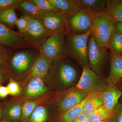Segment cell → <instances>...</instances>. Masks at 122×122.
<instances>
[{
	"instance_id": "obj_25",
	"label": "cell",
	"mask_w": 122,
	"mask_h": 122,
	"mask_svg": "<svg viewBox=\"0 0 122 122\" xmlns=\"http://www.w3.org/2000/svg\"><path fill=\"white\" fill-rule=\"evenodd\" d=\"M18 18L15 9H10L0 13V21L9 27L16 25Z\"/></svg>"
},
{
	"instance_id": "obj_33",
	"label": "cell",
	"mask_w": 122,
	"mask_h": 122,
	"mask_svg": "<svg viewBox=\"0 0 122 122\" xmlns=\"http://www.w3.org/2000/svg\"><path fill=\"white\" fill-rule=\"evenodd\" d=\"M29 19V16L25 14L18 19L15 26L20 33H23L26 30L28 25Z\"/></svg>"
},
{
	"instance_id": "obj_2",
	"label": "cell",
	"mask_w": 122,
	"mask_h": 122,
	"mask_svg": "<svg viewBox=\"0 0 122 122\" xmlns=\"http://www.w3.org/2000/svg\"><path fill=\"white\" fill-rule=\"evenodd\" d=\"M115 22L107 11L94 15L90 31L98 47L109 49V41Z\"/></svg>"
},
{
	"instance_id": "obj_30",
	"label": "cell",
	"mask_w": 122,
	"mask_h": 122,
	"mask_svg": "<svg viewBox=\"0 0 122 122\" xmlns=\"http://www.w3.org/2000/svg\"><path fill=\"white\" fill-rule=\"evenodd\" d=\"M108 122H122V102H118L112 112Z\"/></svg>"
},
{
	"instance_id": "obj_10",
	"label": "cell",
	"mask_w": 122,
	"mask_h": 122,
	"mask_svg": "<svg viewBox=\"0 0 122 122\" xmlns=\"http://www.w3.org/2000/svg\"><path fill=\"white\" fill-rule=\"evenodd\" d=\"M93 15L80 10L74 14L67 16V24L69 32L80 34L90 30Z\"/></svg>"
},
{
	"instance_id": "obj_42",
	"label": "cell",
	"mask_w": 122,
	"mask_h": 122,
	"mask_svg": "<svg viewBox=\"0 0 122 122\" xmlns=\"http://www.w3.org/2000/svg\"><path fill=\"white\" fill-rule=\"evenodd\" d=\"M0 122H7V121H0Z\"/></svg>"
},
{
	"instance_id": "obj_29",
	"label": "cell",
	"mask_w": 122,
	"mask_h": 122,
	"mask_svg": "<svg viewBox=\"0 0 122 122\" xmlns=\"http://www.w3.org/2000/svg\"><path fill=\"white\" fill-rule=\"evenodd\" d=\"M37 106L36 102L33 101H28L24 103L21 106V114L23 118L28 119Z\"/></svg>"
},
{
	"instance_id": "obj_11",
	"label": "cell",
	"mask_w": 122,
	"mask_h": 122,
	"mask_svg": "<svg viewBox=\"0 0 122 122\" xmlns=\"http://www.w3.org/2000/svg\"><path fill=\"white\" fill-rule=\"evenodd\" d=\"M0 44L12 49L30 46L20 32H17L0 21Z\"/></svg>"
},
{
	"instance_id": "obj_34",
	"label": "cell",
	"mask_w": 122,
	"mask_h": 122,
	"mask_svg": "<svg viewBox=\"0 0 122 122\" xmlns=\"http://www.w3.org/2000/svg\"><path fill=\"white\" fill-rule=\"evenodd\" d=\"M9 94L12 95H17L20 93V86L17 82L12 78L10 79V81L7 86Z\"/></svg>"
},
{
	"instance_id": "obj_43",
	"label": "cell",
	"mask_w": 122,
	"mask_h": 122,
	"mask_svg": "<svg viewBox=\"0 0 122 122\" xmlns=\"http://www.w3.org/2000/svg\"></svg>"
},
{
	"instance_id": "obj_40",
	"label": "cell",
	"mask_w": 122,
	"mask_h": 122,
	"mask_svg": "<svg viewBox=\"0 0 122 122\" xmlns=\"http://www.w3.org/2000/svg\"><path fill=\"white\" fill-rule=\"evenodd\" d=\"M3 107H4L2 105H0V122L1 119H2V110H3Z\"/></svg>"
},
{
	"instance_id": "obj_38",
	"label": "cell",
	"mask_w": 122,
	"mask_h": 122,
	"mask_svg": "<svg viewBox=\"0 0 122 122\" xmlns=\"http://www.w3.org/2000/svg\"><path fill=\"white\" fill-rule=\"evenodd\" d=\"M5 77V74L4 71L2 69L0 68V84L4 81Z\"/></svg>"
},
{
	"instance_id": "obj_9",
	"label": "cell",
	"mask_w": 122,
	"mask_h": 122,
	"mask_svg": "<svg viewBox=\"0 0 122 122\" xmlns=\"http://www.w3.org/2000/svg\"><path fill=\"white\" fill-rule=\"evenodd\" d=\"M89 67L95 73L102 76L109 56L107 49L98 47L94 38L91 35L88 43Z\"/></svg>"
},
{
	"instance_id": "obj_22",
	"label": "cell",
	"mask_w": 122,
	"mask_h": 122,
	"mask_svg": "<svg viewBox=\"0 0 122 122\" xmlns=\"http://www.w3.org/2000/svg\"><path fill=\"white\" fill-rule=\"evenodd\" d=\"M85 103L84 99L78 105L63 113L61 117L62 122H74L83 113V107Z\"/></svg>"
},
{
	"instance_id": "obj_32",
	"label": "cell",
	"mask_w": 122,
	"mask_h": 122,
	"mask_svg": "<svg viewBox=\"0 0 122 122\" xmlns=\"http://www.w3.org/2000/svg\"><path fill=\"white\" fill-rule=\"evenodd\" d=\"M11 52L7 46L0 44V68L7 63L11 56Z\"/></svg>"
},
{
	"instance_id": "obj_20",
	"label": "cell",
	"mask_w": 122,
	"mask_h": 122,
	"mask_svg": "<svg viewBox=\"0 0 122 122\" xmlns=\"http://www.w3.org/2000/svg\"><path fill=\"white\" fill-rule=\"evenodd\" d=\"M21 114V106L18 103H8L5 105L2 110V119L4 121H11L18 120Z\"/></svg>"
},
{
	"instance_id": "obj_8",
	"label": "cell",
	"mask_w": 122,
	"mask_h": 122,
	"mask_svg": "<svg viewBox=\"0 0 122 122\" xmlns=\"http://www.w3.org/2000/svg\"><path fill=\"white\" fill-rule=\"evenodd\" d=\"M28 25L26 30L21 34L30 46L37 50L50 36L39 20L30 16Z\"/></svg>"
},
{
	"instance_id": "obj_41",
	"label": "cell",
	"mask_w": 122,
	"mask_h": 122,
	"mask_svg": "<svg viewBox=\"0 0 122 122\" xmlns=\"http://www.w3.org/2000/svg\"><path fill=\"white\" fill-rule=\"evenodd\" d=\"M108 122V120H105V121H100V122Z\"/></svg>"
},
{
	"instance_id": "obj_24",
	"label": "cell",
	"mask_w": 122,
	"mask_h": 122,
	"mask_svg": "<svg viewBox=\"0 0 122 122\" xmlns=\"http://www.w3.org/2000/svg\"><path fill=\"white\" fill-rule=\"evenodd\" d=\"M109 49L111 52L115 53L120 55L122 54V34L115 29L110 38Z\"/></svg>"
},
{
	"instance_id": "obj_23",
	"label": "cell",
	"mask_w": 122,
	"mask_h": 122,
	"mask_svg": "<svg viewBox=\"0 0 122 122\" xmlns=\"http://www.w3.org/2000/svg\"><path fill=\"white\" fill-rule=\"evenodd\" d=\"M18 9L23 11L25 14L35 18L39 16L42 12L29 0H21Z\"/></svg>"
},
{
	"instance_id": "obj_12",
	"label": "cell",
	"mask_w": 122,
	"mask_h": 122,
	"mask_svg": "<svg viewBox=\"0 0 122 122\" xmlns=\"http://www.w3.org/2000/svg\"><path fill=\"white\" fill-rule=\"evenodd\" d=\"M87 94L75 86L70 87L62 94L57 101L59 111L63 113L85 99Z\"/></svg>"
},
{
	"instance_id": "obj_6",
	"label": "cell",
	"mask_w": 122,
	"mask_h": 122,
	"mask_svg": "<svg viewBox=\"0 0 122 122\" xmlns=\"http://www.w3.org/2000/svg\"><path fill=\"white\" fill-rule=\"evenodd\" d=\"M39 53L35 51L29 49L18 51L10 59V70L17 76L29 72Z\"/></svg>"
},
{
	"instance_id": "obj_16",
	"label": "cell",
	"mask_w": 122,
	"mask_h": 122,
	"mask_svg": "<svg viewBox=\"0 0 122 122\" xmlns=\"http://www.w3.org/2000/svg\"><path fill=\"white\" fill-rule=\"evenodd\" d=\"M81 10L95 15L107 10L105 0H76Z\"/></svg>"
},
{
	"instance_id": "obj_26",
	"label": "cell",
	"mask_w": 122,
	"mask_h": 122,
	"mask_svg": "<svg viewBox=\"0 0 122 122\" xmlns=\"http://www.w3.org/2000/svg\"><path fill=\"white\" fill-rule=\"evenodd\" d=\"M48 111L45 107L38 106L36 107L30 116V122H45L47 119Z\"/></svg>"
},
{
	"instance_id": "obj_27",
	"label": "cell",
	"mask_w": 122,
	"mask_h": 122,
	"mask_svg": "<svg viewBox=\"0 0 122 122\" xmlns=\"http://www.w3.org/2000/svg\"><path fill=\"white\" fill-rule=\"evenodd\" d=\"M111 114L103 106L95 110L89 116L91 122H95L109 120Z\"/></svg>"
},
{
	"instance_id": "obj_35",
	"label": "cell",
	"mask_w": 122,
	"mask_h": 122,
	"mask_svg": "<svg viewBox=\"0 0 122 122\" xmlns=\"http://www.w3.org/2000/svg\"><path fill=\"white\" fill-rule=\"evenodd\" d=\"M9 92L7 86H0V98H4L8 95Z\"/></svg>"
},
{
	"instance_id": "obj_19",
	"label": "cell",
	"mask_w": 122,
	"mask_h": 122,
	"mask_svg": "<svg viewBox=\"0 0 122 122\" xmlns=\"http://www.w3.org/2000/svg\"><path fill=\"white\" fill-rule=\"evenodd\" d=\"M58 10L67 16L74 14L80 10L76 0H49Z\"/></svg>"
},
{
	"instance_id": "obj_13",
	"label": "cell",
	"mask_w": 122,
	"mask_h": 122,
	"mask_svg": "<svg viewBox=\"0 0 122 122\" xmlns=\"http://www.w3.org/2000/svg\"><path fill=\"white\" fill-rule=\"evenodd\" d=\"M122 96V92L117 84L109 83L103 92V107L109 113L112 112Z\"/></svg>"
},
{
	"instance_id": "obj_7",
	"label": "cell",
	"mask_w": 122,
	"mask_h": 122,
	"mask_svg": "<svg viewBox=\"0 0 122 122\" xmlns=\"http://www.w3.org/2000/svg\"><path fill=\"white\" fill-rule=\"evenodd\" d=\"M51 35L59 32H69L67 15L60 11L42 12L36 17Z\"/></svg>"
},
{
	"instance_id": "obj_17",
	"label": "cell",
	"mask_w": 122,
	"mask_h": 122,
	"mask_svg": "<svg viewBox=\"0 0 122 122\" xmlns=\"http://www.w3.org/2000/svg\"><path fill=\"white\" fill-rule=\"evenodd\" d=\"M83 113L89 116L103 105V92H96L88 94L85 98Z\"/></svg>"
},
{
	"instance_id": "obj_5",
	"label": "cell",
	"mask_w": 122,
	"mask_h": 122,
	"mask_svg": "<svg viewBox=\"0 0 122 122\" xmlns=\"http://www.w3.org/2000/svg\"><path fill=\"white\" fill-rule=\"evenodd\" d=\"M82 68L81 75L75 87L87 95L104 91L108 84L106 78L95 73L89 66Z\"/></svg>"
},
{
	"instance_id": "obj_1",
	"label": "cell",
	"mask_w": 122,
	"mask_h": 122,
	"mask_svg": "<svg viewBox=\"0 0 122 122\" xmlns=\"http://www.w3.org/2000/svg\"><path fill=\"white\" fill-rule=\"evenodd\" d=\"M91 35L90 30L80 34L69 32L65 36L67 56L74 59L82 67H89L88 43Z\"/></svg>"
},
{
	"instance_id": "obj_3",
	"label": "cell",
	"mask_w": 122,
	"mask_h": 122,
	"mask_svg": "<svg viewBox=\"0 0 122 122\" xmlns=\"http://www.w3.org/2000/svg\"><path fill=\"white\" fill-rule=\"evenodd\" d=\"M66 33L59 32L51 35L38 50L52 61L62 60L67 56L65 40Z\"/></svg>"
},
{
	"instance_id": "obj_31",
	"label": "cell",
	"mask_w": 122,
	"mask_h": 122,
	"mask_svg": "<svg viewBox=\"0 0 122 122\" xmlns=\"http://www.w3.org/2000/svg\"><path fill=\"white\" fill-rule=\"evenodd\" d=\"M21 0H0V13L10 9H18Z\"/></svg>"
},
{
	"instance_id": "obj_14",
	"label": "cell",
	"mask_w": 122,
	"mask_h": 122,
	"mask_svg": "<svg viewBox=\"0 0 122 122\" xmlns=\"http://www.w3.org/2000/svg\"><path fill=\"white\" fill-rule=\"evenodd\" d=\"M53 62L44 55L39 53L29 72V76L32 78L35 77L44 78L47 76Z\"/></svg>"
},
{
	"instance_id": "obj_4",
	"label": "cell",
	"mask_w": 122,
	"mask_h": 122,
	"mask_svg": "<svg viewBox=\"0 0 122 122\" xmlns=\"http://www.w3.org/2000/svg\"><path fill=\"white\" fill-rule=\"evenodd\" d=\"M47 76L54 81L60 83L62 87H67L76 82L78 73L74 67L62 59L53 62Z\"/></svg>"
},
{
	"instance_id": "obj_28",
	"label": "cell",
	"mask_w": 122,
	"mask_h": 122,
	"mask_svg": "<svg viewBox=\"0 0 122 122\" xmlns=\"http://www.w3.org/2000/svg\"><path fill=\"white\" fill-rule=\"evenodd\" d=\"M42 12L59 11L51 4L49 0H29Z\"/></svg>"
},
{
	"instance_id": "obj_36",
	"label": "cell",
	"mask_w": 122,
	"mask_h": 122,
	"mask_svg": "<svg viewBox=\"0 0 122 122\" xmlns=\"http://www.w3.org/2000/svg\"><path fill=\"white\" fill-rule=\"evenodd\" d=\"M74 122H91L89 116L83 113Z\"/></svg>"
},
{
	"instance_id": "obj_21",
	"label": "cell",
	"mask_w": 122,
	"mask_h": 122,
	"mask_svg": "<svg viewBox=\"0 0 122 122\" xmlns=\"http://www.w3.org/2000/svg\"><path fill=\"white\" fill-rule=\"evenodd\" d=\"M106 11L115 22H122V0H107Z\"/></svg>"
},
{
	"instance_id": "obj_18",
	"label": "cell",
	"mask_w": 122,
	"mask_h": 122,
	"mask_svg": "<svg viewBox=\"0 0 122 122\" xmlns=\"http://www.w3.org/2000/svg\"><path fill=\"white\" fill-rule=\"evenodd\" d=\"M48 91L43 78L35 77L31 78L25 92V96L34 97L46 93Z\"/></svg>"
},
{
	"instance_id": "obj_37",
	"label": "cell",
	"mask_w": 122,
	"mask_h": 122,
	"mask_svg": "<svg viewBox=\"0 0 122 122\" xmlns=\"http://www.w3.org/2000/svg\"><path fill=\"white\" fill-rule=\"evenodd\" d=\"M115 30L122 34V22H116L115 23Z\"/></svg>"
},
{
	"instance_id": "obj_39",
	"label": "cell",
	"mask_w": 122,
	"mask_h": 122,
	"mask_svg": "<svg viewBox=\"0 0 122 122\" xmlns=\"http://www.w3.org/2000/svg\"><path fill=\"white\" fill-rule=\"evenodd\" d=\"M117 86L120 89V90L122 92V79L119 82H118L117 83Z\"/></svg>"
},
{
	"instance_id": "obj_15",
	"label": "cell",
	"mask_w": 122,
	"mask_h": 122,
	"mask_svg": "<svg viewBox=\"0 0 122 122\" xmlns=\"http://www.w3.org/2000/svg\"><path fill=\"white\" fill-rule=\"evenodd\" d=\"M110 58V73L106 79L108 84H117L122 79V55L111 51Z\"/></svg>"
}]
</instances>
